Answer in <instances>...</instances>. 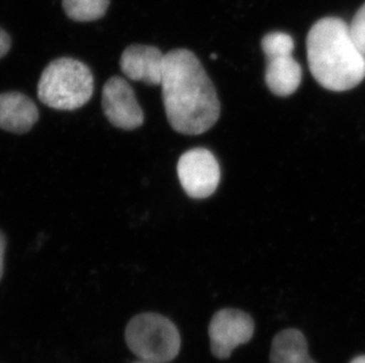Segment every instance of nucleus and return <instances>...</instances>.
<instances>
[{"label":"nucleus","instance_id":"obj_17","mask_svg":"<svg viewBox=\"0 0 365 363\" xmlns=\"http://www.w3.org/2000/svg\"><path fill=\"white\" fill-rule=\"evenodd\" d=\"M350 363H365V355H361L354 359Z\"/></svg>","mask_w":365,"mask_h":363},{"label":"nucleus","instance_id":"obj_6","mask_svg":"<svg viewBox=\"0 0 365 363\" xmlns=\"http://www.w3.org/2000/svg\"><path fill=\"white\" fill-rule=\"evenodd\" d=\"M255 321L239 309H222L213 316L208 327L210 349L214 357L226 360L233 350L251 341Z\"/></svg>","mask_w":365,"mask_h":363},{"label":"nucleus","instance_id":"obj_4","mask_svg":"<svg viewBox=\"0 0 365 363\" xmlns=\"http://www.w3.org/2000/svg\"><path fill=\"white\" fill-rule=\"evenodd\" d=\"M125 342L141 361L165 363L178 357L181 337L175 325L155 312H143L130 320Z\"/></svg>","mask_w":365,"mask_h":363},{"label":"nucleus","instance_id":"obj_9","mask_svg":"<svg viewBox=\"0 0 365 363\" xmlns=\"http://www.w3.org/2000/svg\"><path fill=\"white\" fill-rule=\"evenodd\" d=\"M39 118L38 109L24 93H0V129L12 134L31 130Z\"/></svg>","mask_w":365,"mask_h":363},{"label":"nucleus","instance_id":"obj_10","mask_svg":"<svg viewBox=\"0 0 365 363\" xmlns=\"http://www.w3.org/2000/svg\"><path fill=\"white\" fill-rule=\"evenodd\" d=\"M265 82L269 91L278 97H289L296 93L302 83V66L292 53L266 57Z\"/></svg>","mask_w":365,"mask_h":363},{"label":"nucleus","instance_id":"obj_8","mask_svg":"<svg viewBox=\"0 0 365 363\" xmlns=\"http://www.w3.org/2000/svg\"><path fill=\"white\" fill-rule=\"evenodd\" d=\"M165 59L160 48L152 45H130L124 50L120 60L125 77L147 85H161L165 73Z\"/></svg>","mask_w":365,"mask_h":363},{"label":"nucleus","instance_id":"obj_12","mask_svg":"<svg viewBox=\"0 0 365 363\" xmlns=\"http://www.w3.org/2000/svg\"><path fill=\"white\" fill-rule=\"evenodd\" d=\"M110 0H63L66 16L75 21H95L107 14Z\"/></svg>","mask_w":365,"mask_h":363},{"label":"nucleus","instance_id":"obj_1","mask_svg":"<svg viewBox=\"0 0 365 363\" xmlns=\"http://www.w3.org/2000/svg\"><path fill=\"white\" fill-rule=\"evenodd\" d=\"M163 100L170 127L182 135H201L220 117V102L200 59L187 48L165 55Z\"/></svg>","mask_w":365,"mask_h":363},{"label":"nucleus","instance_id":"obj_18","mask_svg":"<svg viewBox=\"0 0 365 363\" xmlns=\"http://www.w3.org/2000/svg\"><path fill=\"white\" fill-rule=\"evenodd\" d=\"M135 363H155V362H148V361H138V362Z\"/></svg>","mask_w":365,"mask_h":363},{"label":"nucleus","instance_id":"obj_7","mask_svg":"<svg viewBox=\"0 0 365 363\" xmlns=\"http://www.w3.org/2000/svg\"><path fill=\"white\" fill-rule=\"evenodd\" d=\"M102 107L109 123L122 130H135L145 122L134 90L118 75L111 77L103 88Z\"/></svg>","mask_w":365,"mask_h":363},{"label":"nucleus","instance_id":"obj_13","mask_svg":"<svg viewBox=\"0 0 365 363\" xmlns=\"http://www.w3.org/2000/svg\"><path fill=\"white\" fill-rule=\"evenodd\" d=\"M262 48L266 57L292 53L294 41L285 32H271L262 38Z\"/></svg>","mask_w":365,"mask_h":363},{"label":"nucleus","instance_id":"obj_16","mask_svg":"<svg viewBox=\"0 0 365 363\" xmlns=\"http://www.w3.org/2000/svg\"><path fill=\"white\" fill-rule=\"evenodd\" d=\"M5 249H6V240L3 233L0 231V280L4 274V257H5Z\"/></svg>","mask_w":365,"mask_h":363},{"label":"nucleus","instance_id":"obj_3","mask_svg":"<svg viewBox=\"0 0 365 363\" xmlns=\"http://www.w3.org/2000/svg\"><path fill=\"white\" fill-rule=\"evenodd\" d=\"M93 93L91 70L77 59L63 57L52 60L39 79V100L51 109H80L91 100Z\"/></svg>","mask_w":365,"mask_h":363},{"label":"nucleus","instance_id":"obj_14","mask_svg":"<svg viewBox=\"0 0 365 363\" xmlns=\"http://www.w3.org/2000/svg\"><path fill=\"white\" fill-rule=\"evenodd\" d=\"M349 28H350V35L357 45V48H359V51L365 56V3L357 11L351 24L349 25Z\"/></svg>","mask_w":365,"mask_h":363},{"label":"nucleus","instance_id":"obj_5","mask_svg":"<svg viewBox=\"0 0 365 363\" xmlns=\"http://www.w3.org/2000/svg\"><path fill=\"white\" fill-rule=\"evenodd\" d=\"M178 176L187 195L202 199L213 195L220 182V165L205 147L186 151L178 162Z\"/></svg>","mask_w":365,"mask_h":363},{"label":"nucleus","instance_id":"obj_15","mask_svg":"<svg viewBox=\"0 0 365 363\" xmlns=\"http://www.w3.org/2000/svg\"><path fill=\"white\" fill-rule=\"evenodd\" d=\"M11 38L7 35L6 31L0 28V59L7 55V52L10 51Z\"/></svg>","mask_w":365,"mask_h":363},{"label":"nucleus","instance_id":"obj_2","mask_svg":"<svg viewBox=\"0 0 365 363\" xmlns=\"http://www.w3.org/2000/svg\"><path fill=\"white\" fill-rule=\"evenodd\" d=\"M307 62L319 85L344 93L365 78V56L341 18L327 17L314 23L307 38Z\"/></svg>","mask_w":365,"mask_h":363},{"label":"nucleus","instance_id":"obj_11","mask_svg":"<svg viewBox=\"0 0 365 363\" xmlns=\"http://www.w3.org/2000/svg\"><path fill=\"white\" fill-rule=\"evenodd\" d=\"M271 363H316L307 349L303 332L297 329H286L278 332L271 347Z\"/></svg>","mask_w":365,"mask_h":363}]
</instances>
